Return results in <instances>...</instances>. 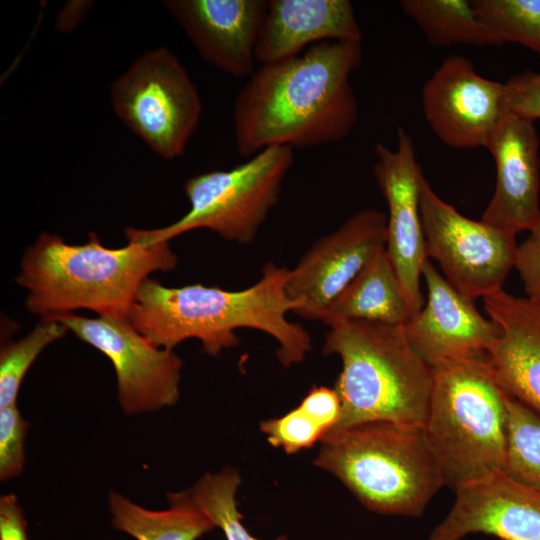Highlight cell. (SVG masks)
I'll return each mask as SVG.
<instances>
[{
    "label": "cell",
    "mask_w": 540,
    "mask_h": 540,
    "mask_svg": "<svg viewBox=\"0 0 540 540\" xmlns=\"http://www.w3.org/2000/svg\"><path fill=\"white\" fill-rule=\"evenodd\" d=\"M361 58V43L323 41L254 71L233 103L237 152L250 158L272 146L303 149L344 139L358 118L350 76Z\"/></svg>",
    "instance_id": "cell-1"
},
{
    "label": "cell",
    "mask_w": 540,
    "mask_h": 540,
    "mask_svg": "<svg viewBox=\"0 0 540 540\" xmlns=\"http://www.w3.org/2000/svg\"><path fill=\"white\" fill-rule=\"evenodd\" d=\"M287 274V268L267 263L256 283L237 291L202 284L166 287L147 278L127 318L160 348L173 350L182 341L197 338L211 356L239 344L236 329L262 331L276 340L277 358L289 367L303 361L312 341L302 325L287 319L299 308L286 294Z\"/></svg>",
    "instance_id": "cell-2"
},
{
    "label": "cell",
    "mask_w": 540,
    "mask_h": 540,
    "mask_svg": "<svg viewBox=\"0 0 540 540\" xmlns=\"http://www.w3.org/2000/svg\"><path fill=\"white\" fill-rule=\"evenodd\" d=\"M176 265L168 242L149 247L128 242L111 249L95 233L81 245L44 233L25 252L16 281L29 293L27 309L42 319L76 309L125 318L142 282Z\"/></svg>",
    "instance_id": "cell-3"
},
{
    "label": "cell",
    "mask_w": 540,
    "mask_h": 540,
    "mask_svg": "<svg viewBox=\"0 0 540 540\" xmlns=\"http://www.w3.org/2000/svg\"><path fill=\"white\" fill-rule=\"evenodd\" d=\"M329 328L323 353L342 362L334 386L341 416L329 433L375 421L424 427L432 367L410 345L403 325L355 320Z\"/></svg>",
    "instance_id": "cell-4"
},
{
    "label": "cell",
    "mask_w": 540,
    "mask_h": 540,
    "mask_svg": "<svg viewBox=\"0 0 540 540\" xmlns=\"http://www.w3.org/2000/svg\"><path fill=\"white\" fill-rule=\"evenodd\" d=\"M433 385L425 431L445 485L457 489L504 472L507 453L506 392L485 351L432 366Z\"/></svg>",
    "instance_id": "cell-5"
},
{
    "label": "cell",
    "mask_w": 540,
    "mask_h": 540,
    "mask_svg": "<svg viewBox=\"0 0 540 540\" xmlns=\"http://www.w3.org/2000/svg\"><path fill=\"white\" fill-rule=\"evenodd\" d=\"M314 463L384 515L420 516L445 485L422 426L375 421L329 433Z\"/></svg>",
    "instance_id": "cell-6"
},
{
    "label": "cell",
    "mask_w": 540,
    "mask_h": 540,
    "mask_svg": "<svg viewBox=\"0 0 540 540\" xmlns=\"http://www.w3.org/2000/svg\"><path fill=\"white\" fill-rule=\"evenodd\" d=\"M293 161V148L272 146L232 169L197 174L184 185L190 202L184 216L158 229L127 228V240L149 247L205 228L226 240L249 244L277 204Z\"/></svg>",
    "instance_id": "cell-7"
},
{
    "label": "cell",
    "mask_w": 540,
    "mask_h": 540,
    "mask_svg": "<svg viewBox=\"0 0 540 540\" xmlns=\"http://www.w3.org/2000/svg\"><path fill=\"white\" fill-rule=\"evenodd\" d=\"M111 99L118 117L164 159L184 154L200 122L198 90L164 47L137 58L112 84Z\"/></svg>",
    "instance_id": "cell-8"
},
{
    "label": "cell",
    "mask_w": 540,
    "mask_h": 540,
    "mask_svg": "<svg viewBox=\"0 0 540 540\" xmlns=\"http://www.w3.org/2000/svg\"><path fill=\"white\" fill-rule=\"evenodd\" d=\"M420 215L427 257L439 263L452 286L473 301L502 289L515 265L516 235L463 216L425 178Z\"/></svg>",
    "instance_id": "cell-9"
},
{
    "label": "cell",
    "mask_w": 540,
    "mask_h": 540,
    "mask_svg": "<svg viewBox=\"0 0 540 540\" xmlns=\"http://www.w3.org/2000/svg\"><path fill=\"white\" fill-rule=\"evenodd\" d=\"M42 320H55L112 362L118 400L126 415L173 406L180 398L182 360L160 348L136 330L127 317L87 318L72 312Z\"/></svg>",
    "instance_id": "cell-10"
},
{
    "label": "cell",
    "mask_w": 540,
    "mask_h": 540,
    "mask_svg": "<svg viewBox=\"0 0 540 540\" xmlns=\"http://www.w3.org/2000/svg\"><path fill=\"white\" fill-rule=\"evenodd\" d=\"M386 226L385 213L364 209L318 238L288 269L285 291L299 305L295 313L321 320L333 301L385 250Z\"/></svg>",
    "instance_id": "cell-11"
},
{
    "label": "cell",
    "mask_w": 540,
    "mask_h": 540,
    "mask_svg": "<svg viewBox=\"0 0 540 540\" xmlns=\"http://www.w3.org/2000/svg\"><path fill=\"white\" fill-rule=\"evenodd\" d=\"M373 173L387 203L386 253L396 271L411 317L424 306L420 278L428 259L420 215L424 179L411 136L399 126L397 146L378 143Z\"/></svg>",
    "instance_id": "cell-12"
},
{
    "label": "cell",
    "mask_w": 540,
    "mask_h": 540,
    "mask_svg": "<svg viewBox=\"0 0 540 540\" xmlns=\"http://www.w3.org/2000/svg\"><path fill=\"white\" fill-rule=\"evenodd\" d=\"M421 98L435 135L457 149L485 148L506 112L504 83L482 77L469 59L458 55L435 70Z\"/></svg>",
    "instance_id": "cell-13"
},
{
    "label": "cell",
    "mask_w": 540,
    "mask_h": 540,
    "mask_svg": "<svg viewBox=\"0 0 540 540\" xmlns=\"http://www.w3.org/2000/svg\"><path fill=\"white\" fill-rule=\"evenodd\" d=\"M164 5L201 58L233 77H250L267 0H167Z\"/></svg>",
    "instance_id": "cell-14"
},
{
    "label": "cell",
    "mask_w": 540,
    "mask_h": 540,
    "mask_svg": "<svg viewBox=\"0 0 540 540\" xmlns=\"http://www.w3.org/2000/svg\"><path fill=\"white\" fill-rule=\"evenodd\" d=\"M454 492L449 513L426 540H461L474 533L501 540H540V493L505 472Z\"/></svg>",
    "instance_id": "cell-15"
},
{
    "label": "cell",
    "mask_w": 540,
    "mask_h": 540,
    "mask_svg": "<svg viewBox=\"0 0 540 540\" xmlns=\"http://www.w3.org/2000/svg\"><path fill=\"white\" fill-rule=\"evenodd\" d=\"M496 185L482 220L516 235L540 221L539 141L533 121L505 112L485 147Z\"/></svg>",
    "instance_id": "cell-16"
},
{
    "label": "cell",
    "mask_w": 540,
    "mask_h": 540,
    "mask_svg": "<svg viewBox=\"0 0 540 540\" xmlns=\"http://www.w3.org/2000/svg\"><path fill=\"white\" fill-rule=\"evenodd\" d=\"M422 277L427 287V301L404 325L405 336L431 367L471 352L487 351L500 329L483 317L474 301L460 293L426 260Z\"/></svg>",
    "instance_id": "cell-17"
},
{
    "label": "cell",
    "mask_w": 540,
    "mask_h": 540,
    "mask_svg": "<svg viewBox=\"0 0 540 540\" xmlns=\"http://www.w3.org/2000/svg\"><path fill=\"white\" fill-rule=\"evenodd\" d=\"M348 0H267L255 57L262 65L294 58L323 41L361 43Z\"/></svg>",
    "instance_id": "cell-18"
},
{
    "label": "cell",
    "mask_w": 540,
    "mask_h": 540,
    "mask_svg": "<svg viewBox=\"0 0 540 540\" xmlns=\"http://www.w3.org/2000/svg\"><path fill=\"white\" fill-rule=\"evenodd\" d=\"M411 312L386 250L380 252L328 307L325 325L371 321L404 325Z\"/></svg>",
    "instance_id": "cell-19"
},
{
    "label": "cell",
    "mask_w": 540,
    "mask_h": 540,
    "mask_svg": "<svg viewBox=\"0 0 540 540\" xmlns=\"http://www.w3.org/2000/svg\"><path fill=\"white\" fill-rule=\"evenodd\" d=\"M112 524L136 540H196L215 525L193 500L191 489L167 495L169 508L154 511L111 492Z\"/></svg>",
    "instance_id": "cell-20"
},
{
    "label": "cell",
    "mask_w": 540,
    "mask_h": 540,
    "mask_svg": "<svg viewBox=\"0 0 540 540\" xmlns=\"http://www.w3.org/2000/svg\"><path fill=\"white\" fill-rule=\"evenodd\" d=\"M399 6L416 23L431 45H500L479 18L472 1L402 0Z\"/></svg>",
    "instance_id": "cell-21"
},
{
    "label": "cell",
    "mask_w": 540,
    "mask_h": 540,
    "mask_svg": "<svg viewBox=\"0 0 540 540\" xmlns=\"http://www.w3.org/2000/svg\"><path fill=\"white\" fill-rule=\"evenodd\" d=\"M506 394L508 435L504 472L540 493V413Z\"/></svg>",
    "instance_id": "cell-22"
},
{
    "label": "cell",
    "mask_w": 540,
    "mask_h": 540,
    "mask_svg": "<svg viewBox=\"0 0 540 540\" xmlns=\"http://www.w3.org/2000/svg\"><path fill=\"white\" fill-rule=\"evenodd\" d=\"M500 45L519 43L540 57V0H472Z\"/></svg>",
    "instance_id": "cell-23"
},
{
    "label": "cell",
    "mask_w": 540,
    "mask_h": 540,
    "mask_svg": "<svg viewBox=\"0 0 540 540\" xmlns=\"http://www.w3.org/2000/svg\"><path fill=\"white\" fill-rule=\"evenodd\" d=\"M240 482L238 472L231 467L217 473H206L191 489L193 500L215 527L223 531L226 540H260L253 537L242 524L235 499ZM274 540L287 539L280 536Z\"/></svg>",
    "instance_id": "cell-24"
},
{
    "label": "cell",
    "mask_w": 540,
    "mask_h": 540,
    "mask_svg": "<svg viewBox=\"0 0 540 540\" xmlns=\"http://www.w3.org/2000/svg\"><path fill=\"white\" fill-rule=\"evenodd\" d=\"M68 329L55 320H42L22 339L5 343L0 352V408L16 404L23 377L52 342L64 336Z\"/></svg>",
    "instance_id": "cell-25"
},
{
    "label": "cell",
    "mask_w": 540,
    "mask_h": 540,
    "mask_svg": "<svg viewBox=\"0 0 540 540\" xmlns=\"http://www.w3.org/2000/svg\"><path fill=\"white\" fill-rule=\"evenodd\" d=\"M261 431L268 442L287 454L312 447L325 436V430L299 405L278 418L262 421Z\"/></svg>",
    "instance_id": "cell-26"
},
{
    "label": "cell",
    "mask_w": 540,
    "mask_h": 540,
    "mask_svg": "<svg viewBox=\"0 0 540 540\" xmlns=\"http://www.w3.org/2000/svg\"><path fill=\"white\" fill-rule=\"evenodd\" d=\"M28 422L16 404L0 408V480L20 476L24 466V440Z\"/></svg>",
    "instance_id": "cell-27"
},
{
    "label": "cell",
    "mask_w": 540,
    "mask_h": 540,
    "mask_svg": "<svg viewBox=\"0 0 540 540\" xmlns=\"http://www.w3.org/2000/svg\"><path fill=\"white\" fill-rule=\"evenodd\" d=\"M507 112L531 120L540 119V73L526 70L504 83Z\"/></svg>",
    "instance_id": "cell-28"
},
{
    "label": "cell",
    "mask_w": 540,
    "mask_h": 540,
    "mask_svg": "<svg viewBox=\"0 0 540 540\" xmlns=\"http://www.w3.org/2000/svg\"><path fill=\"white\" fill-rule=\"evenodd\" d=\"M518 245L514 268L517 270L527 298L540 305V221Z\"/></svg>",
    "instance_id": "cell-29"
},
{
    "label": "cell",
    "mask_w": 540,
    "mask_h": 540,
    "mask_svg": "<svg viewBox=\"0 0 540 540\" xmlns=\"http://www.w3.org/2000/svg\"><path fill=\"white\" fill-rule=\"evenodd\" d=\"M325 430V435L337 425L341 416V401L334 388L314 386L299 404Z\"/></svg>",
    "instance_id": "cell-30"
},
{
    "label": "cell",
    "mask_w": 540,
    "mask_h": 540,
    "mask_svg": "<svg viewBox=\"0 0 540 540\" xmlns=\"http://www.w3.org/2000/svg\"><path fill=\"white\" fill-rule=\"evenodd\" d=\"M0 540H28L23 510L12 493L0 497Z\"/></svg>",
    "instance_id": "cell-31"
},
{
    "label": "cell",
    "mask_w": 540,
    "mask_h": 540,
    "mask_svg": "<svg viewBox=\"0 0 540 540\" xmlns=\"http://www.w3.org/2000/svg\"><path fill=\"white\" fill-rule=\"evenodd\" d=\"M91 2L70 1L59 12L56 19L57 29L60 31H70L74 29L85 17Z\"/></svg>",
    "instance_id": "cell-32"
}]
</instances>
